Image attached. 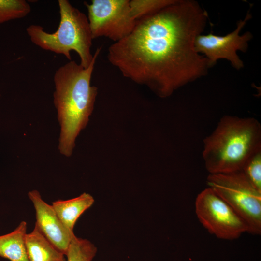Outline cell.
<instances>
[{"instance_id": "obj_10", "label": "cell", "mask_w": 261, "mask_h": 261, "mask_svg": "<svg viewBox=\"0 0 261 261\" xmlns=\"http://www.w3.org/2000/svg\"><path fill=\"white\" fill-rule=\"evenodd\" d=\"M94 202L93 197L89 193L84 192L71 199L54 201L51 205L63 224L73 231L79 218Z\"/></svg>"}, {"instance_id": "obj_15", "label": "cell", "mask_w": 261, "mask_h": 261, "mask_svg": "<svg viewBox=\"0 0 261 261\" xmlns=\"http://www.w3.org/2000/svg\"><path fill=\"white\" fill-rule=\"evenodd\" d=\"M31 8L24 0H0V23L26 17Z\"/></svg>"}, {"instance_id": "obj_4", "label": "cell", "mask_w": 261, "mask_h": 261, "mask_svg": "<svg viewBox=\"0 0 261 261\" xmlns=\"http://www.w3.org/2000/svg\"><path fill=\"white\" fill-rule=\"evenodd\" d=\"M60 21L56 31L46 32L39 25H31L26 31L31 41L41 48L62 54L71 60L70 51H75L85 68L91 64L92 37L87 17L67 0H58Z\"/></svg>"}, {"instance_id": "obj_14", "label": "cell", "mask_w": 261, "mask_h": 261, "mask_svg": "<svg viewBox=\"0 0 261 261\" xmlns=\"http://www.w3.org/2000/svg\"><path fill=\"white\" fill-rule=\"evenodd\" d=\"M175 0H130L132 17L138 21L151 15L175 2Z\"/></svg>"}, {"instance_id": "obj_11", "label": "cell", "mask_w": 261, "mask_h": 261, "mask_svg": "<svg viewBox=\"0 0 261 261\" xmlns=\"http://www.w3.org/2000/svg\"><path fill=\"white\" fill-rule=\"evenodd\" d=\"M29 261H66L65 254L57 249L34 227L25 236Z\"/></svg>"}, {"instance_id": "obj_12", "label": "cell", "mask_w": 261, "mask_h": 261, "mask_svg": "<svg viewBox=\"0 0 261 261\" xmlns=\"http://www.w3.org/2000/svg\"><path fill=\"white\" fill-rule=\"evenodd\" d=\"M27 224L22 221L12 232L0 236V256L11 261H29L26 244Z\"/></svg>"}, {"instance_id": "obj_5", "label": "cell", "mask_w": 261, "mask_h": 261, "mask_svg": "<svg viewBox=\"0 0 261 261\" xmlns=\"http://www.w3.org/2000/svg\"><path fill=\"white\" fill-rule=\"evenodd\" d=\"M208 188L224 200L244 220L250 233H261V192L242 171L209 174Z\"/></svg>"}, {"instance_id": "obj_3", "label": "cell", "mask_w": 261, "mask_h": 261, "mask_svg": "<svg viewBox=\"0 0 261 261\" xmlns=\"http://www.w3.org/2000/svg\"><path fill=\"white\" fill-rule=\"evenodd\" d=\"M261 150V126L253 117L224 116L203 140V158L209 174L241 171Z\"/></svg>"}, {"instance_id": "obj_13", "label": "cell", "mask_w": 261, "mask_h": 261, "mask_svg": "<svg viewBox=\"0 0 261 261\" xmlns=\"http://www.w3.org/2000/svg\"><path fill=\"white\" fill-rule=\"evenodd\" d=\"M96 252V247L89 240L74 236L65 255L66 261H91Z\"/></svg>"}, {"instance_id": "obj_16", "label": "cell", "mask_w": 261, "mask_h": 261, "mask_svg": "<svg viewBox=\"0 0 261 261\" xmlns=\"http://www.w3.org/2000/svg\"><path fill=\"white\" fill-rule=\"evenodd\" d=\"M241 171L251 184L261 192V150L247 160Z\"/></svg>"}, {"instance_id": "obj_9", "label": "cell", "mask_w": 261, "mask_h": 261, "mask_svg": "<svg viewBox=\"0 0 261 261\" xmlns=\"http://www.w3.org/2000/svg\"><path fill=\"white\" fill-rule=\"evenodd\" d=\"M35 210V227L58 250L66 255L72 239L75 236L58 217L51 205L46 203L39 192L28 193Z\"/></svg>"}, {"instance_id": "obj_1", "label": "cell", "mask_w": 261, "mask_h": 261, "mask_svg": "<svg viewBox=\"0 0 261 261\" xmlns=\"http://www.w3.org/2000/svg\"><path fill=\"white\" fill-rule=\"evenodd\" d=\"M208 18L197 1L175 0L137 21L128 36L109 46L108 61L124 77L168 97L207 73V60L196 51L195 41Z\"/></svg>"}, {"instance_id": "obj_8", "label": "cell", "mask_w": 261, "mask_h": 261, "mask_svg": "<svg viewBox=\"0 0 261 261\" xmlns=\"http://www.w3.org/2000/svg\"><path fill=\"white\" fill-rule=\"evenodd\" d=\"M251 17L248 11L244 19L237 22L235 29L226 35L218 36L210 33L205 35L202 34L196 37L195 50L206 58L209 68L215 65L220 59L229 61L236 70H239L244 67V63L237 52H246L247 50L249 42L253 36L249 31L242 35H240V33Z\"/></svg>"}, {"instance_id": "obj_7", "label": "cell", "mask_w": 261, "mask_h": 261, "mask_svg": "<svg viewBox=\"0 0 261 261\" xmlns=\"http://www.w3.org/2000/svg\"><path fill=\"white\" fill-rule=\"evenodd\" d=\"M84 4L93 39L105 37L116 43L128 36L136 26L130 0H92Z\"/></svg>"}, {"instance_id": "obj_6", "label": "cell", "mask_w": 261, "mask_h": 261, "mask_svg": "<svg viewBox=\"0 0 261 261\" xmlns=\"http://www.w3.org/2000/svg\"><path fill=\"white\" fill-rule=\"evenodd\" d=\"M195 213L203 226L212 234L223 240H233L248 232L244 220L210 188L196 198Z\"/></svg>"}, {"instance_id": "obj_2", "label": "cell", "mask_w": 261, "mask_h": 261, "mask_svg": "<svg viewBox=\"0 0 261 261\" xmlns=\"http://www.w3.org/2000/svg\"><path fill=\"white\" fill-rule=\"evenodd\" d=\"M101 49H96L87 68L71 60L54 74V103L60 127L58 149L66 157L72 154L76 139L87 125L94 109L98 88L90 81Z\"/></svg>"}]
</instances>
